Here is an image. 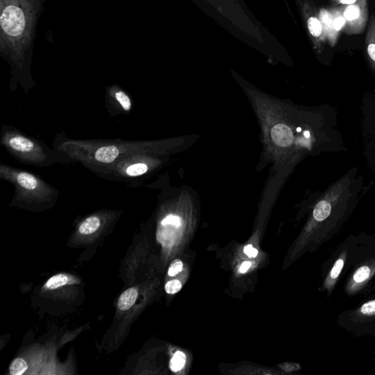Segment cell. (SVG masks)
<instances>
[{
    "instance_id": "6da1fadb",
    "label": "cell",
    "mask_w": 375,
    "mask_h": 375,
    "mask_svg": "<svg viewBox=\"0 0 375 375\" xmlns=\"http://www.w3.org/2000/svg\"><path fill=\"white\" fill-rule=\"evenodd\" d=\"M0 145L17 162L26 165L45 168L73 162L65 153L50 148L44 142L27 136L14 125H3Z\"/></svg>"
},
{
    "instance_id": "7a4b0ae2",
    "label": "cell",
    "mask_w": 375,
    "mask_h": 375,
    "mask_svg": "<svg viewBox=\"0 0 375 375\" xmlns=\"http://www.w3.org/2000/svg\"><path fill=\"white\" fill-rule=\"evenodd\" d=\"M0 179L15 188L13 206L24 207L51 206L55 204L60 191L36 174L4 164H0Z\"/></svg>"
},
{
    "instance_id": "3957f363",
    "label": "cell",
    "mask_w": 375,
    "mask_h": 375,
    "mask_svg": "<svg viewBox=\"0 0 375 375\" xmlns=\"http://www.w3.org/2000/svg\"><path fill=\"white\" fill-rule=\"evenodd\" d=\"M343 17L346 20L345 30L348 35L361 34L369 17L367 0H359L356 3L347 6Z\"/></svg>"
},
{
    "instance_id": "277c9868",
    "label": "cell",
    "mask_w": 375,
    "mask_h": 375,
    "mask_svg": "<svg viewBox=\"0 0 375 375\" xmlns=\"http://www.w3.org/2000/svg\"><path fill=\"white\" fill-rule=\"evenodd\" d=\"M105 106L111 116L130 115L133 110V101L119 86H111L105 95Z\"/></svg>"
},
{
    "instance_id": "5b68a950",
    "label": "cell",
    "mask_w": 375,
    "mask_h": 375,
    "mask_svg": "<svg viewBox=\"0 0 375 375\" xmlns=\"http://www.w3.org/2000/svg\"><path fill=\"white\" fill-rule=\"evenodd\" d=\"M303 14L309 34L315 49L322 48L326 40L325 30L315 8L306 3L303 6Z\"/></svg>"
},
{
    "instance_id": "8992f818",
    "label": "cell",
    "mask_w": 375,
    "mask_h": 375,
    "mask_svg": "<svg viewBox=\"0 0 375 375\" xmlns=\"http://www.w3.org/2000/svg\"><path fill=\"white\" fill-rule=\"evenodd\" d=\"M1 25L9 36H20L23 33L25 27L23 10L13 5L7 7L1 16Z\"/></svg>"
},
{
    "instance_id": "52a82bcc",
    "label": "cell",
    "mask_w": 375,
    "mask_h": 375,
    "mask_svg": "<svg viewBox=\"0 0 375 375\" xmlns=\"http://www.w3.org/2000/svg\"><path fill=\"white\" fill-rule=\"evenodd\" d=\"M271 137L276 145L282 147L290 146L293 141L292 130L285 124L276 125L272 128Z\"/></svg>"
},
{
    "instance_id": "ba28073f",
    "label": "cell",
    "mask_w": 375,
    "mask_h": 375,
    "mask_svg": "<svg viewBox=\"0 0 375 375\" xmlns=\"http://www.w3.org/2000/svg\"><path fill=\"white\" fill-rule=\"evenodd\" d=\"M366 48L370 61L375 66V16L372 15L366 36Z\"/></svg>"
},
{
    "instance_id": "9c48e42d",
    "label": "cell",
    "mask_w": 375,
    "mask_h": 375,
    "mask_svg": "<svg viewBox=\"0 0 375 375\" xmlns=\"http://www.w3.org/2000/svg\"><path fill=\"white\" fill-rule=\"evenodd\" d=\"M101 225V217L97 215L90 216L82 222L79 231L82 234H90L97 231Z\"/></svg>"
},
{
    "instance_id": "30bf717a",
    "label": "cell",
    "mask_w": 375,
    "mask_h": 375,
    "mask_svg": "<svg viewBox=\"0 0 375 375\" xmlns=\"http://www.w3.org/2000/svg\"><path fill=\"white\" fill-rule=\"evenodd\" d=\"M138 291L136 288H130L123 292L119 300V307L122 311L131 309L136 301Z\"/></svg>"
},
{
    "instance_id": "8fae6325",
    "label": "cell",
    "mask_w": 375,
    "mask_h": 375,
    "mask_svg": "<svg viewBox=\"0 0 375 375\" xmlns=\"http://www.w3.org/2000/svg\"><path fill=\"white\" fill-rule=\"evenodd\" d=\"M331 206L326 201H321L316 206L313 216L314 218L319 221L326 220L330 215Z\"/></svg>"
},
{
    "instance_id": "7c38bea8",
    "label": "cell",
    "mask_w": 375,
    "mask_h": 375,
    "mask_svg": "<svg viewBox=\"0 0 375 375\" xmlns=\"http://www.w3.org/2000/svg\"><path fill=\"white\" fill-rule=\"evenodd\" d=\"M186 357L184 352L178 351L173 358L170 361V369L173 372H178L185 366Z\"/></svg>"
},
{
    "instance_id": "4fadbf2b",
    "label": "cell",
    "mask_w": 375,
    "mask_h": 375,
    "mask_svg": "<svg viewBox=\"0 0 375 375\" xmlns=\"http://www.w3.org/2000/svg\"><path fill=\"white\" fill-rule=\"evenodd\" d=\"M27 363L23 359H14L10 366V374L12 375L23 374L27 370Z\"/></svg>"
},
{
    "instance_id": "5bb4252c",
    "label": "cell",
    "mask_w": 375,
    "mask_h": 375,
    "mask_svg": "<svg viewBox=\"0 0 375 375\" xmlns=\"http://www.w3.org/2000/svg\"><path fill=\"white\" fill-rule=\"evenodd\" d=\"M69 280L67 276L60 274L49 278L46 284V287L49 290H56V289L68 284Z\"/></svg>"
},
{
    "instance_id": "9a60e30c",
    "label": "cell",
    "mask_w": 375,
    "mask_h": 375,
    "mask_svg": "<svg viewBox=\"0 0 375 375\" xmlns=\"http://www.w3.org/2000/svg\"><path fill=\"white\" fill-rule=\"evenodd\" d=\"M370 276V267L367 266H362L356 271L354 276H353V280L357 283H361L368 280Z\"/></svg>"
},
{
    "instance_id": "2e32d148",
    "label": "cell",
    "mask_w": 375,
    "mask_h": 375,
    "mask_svg": "<svg viewBox=\"0 0 375 375\" xmlns=\"http://www.w3.org/2000/svg\"><path fill=\"white\" fill-rule=\"evenodd\" d=\"M182 285L178 280L170 281L165 286V291L168 294H175L181 290Z\"/></svg>"
},
{
    "instance_id": "e0dca14e",
    "label": "cell",
    "mask_w": 375,
    "mask_h": 375,
    "mask_svg": "<svg viewBox=\"0 0 375 375\" xmlns=\"http://www.w3.org/2000/svg\"><path fill=\"white\" fill-rule=\"evenodd\" d=\"M183 269V263L180 260H176L169 266L168 274L170 276H175Z\"/></svg>"
},
{
    "instance_id": "ac0fdd59",
    "label": "cell",
    "mask_w": 375,
    "mask_h": 375,
    "mask_svg": "<svg viewBox=\"0 0 375 375\" xmlns=\"http://www.w3.org/2000/svg\"><path fill=\"white\" fill-rule=\"evenodd\" d=\"M361 313L363 315L372 316L375 315V300L364 304L361 308Z\"/></svg>"
},
{
    "instance_id": "d6986e66",
    "label": "cell",
    "mask_w": 375,
    "mask_h": 375,
    "mask_svg": "<svg viewBox=\"0 0 375 375\" xmlns=\"http://www.w3.org/2000/svg\"><path fill=\"white\" fill-rule=\"evenodd\" d=\"M343 267H344V261L341 259L338 260L330 271V277L334 278V280L338 278L343 269Z\"/></svg>"
},
{
    "instance_id": "ffe728a7",
    "label": "cell",
    "mask_w": 375,
    "mask_h": 375,
    "mask_svg": "<svg viewBox=\"0 0 375 375\" xmlns=\"http://www.w3.org/2000/svg\"><path fill=\"white\" fill-rule=\"evenodd\" d=\"M181 223V219L175 215H169L167 216L162 222V224L164 226L166 225H173L175 227H180Z\"/></svg>"
},
{
    "instance_id": "44dd1931",
    "label": "cell",
    "mask_w": 375,
    "mask_h": 375,
    "mask_svg": "<svg viewBox=\"0 0 375 375\" xmlns=\"http://www.w3.org/2000/svg\"><path fill=\"white\" fill-rule=\"evenodd\" d=\"M346 25V20L344 17H338L334 21V26L333 28L336 31H339L343 26Z\"/></svg>"
},
{
    "instance_id": "7402d4cb",
    "label": "cell",
    "mask_w": 375,
    "mask_h": 375,
    "mask_svg": "<svg viewBox=\"0 0 375 375\" xmlns=\"http://www.w3.org/2000/svg\"><path fill=\"white\" fill-rule=\"evenodd\" d=\"M244 253L250 257H255L258 254V251L253 248L252 245H249L245 246Z\"/></svg>"
},
{
    "instance_id": "603a6c76",
    "label": "cell",
    "mask_w": 375,
    "mask_h": 375,
    "mask_svg": "<svg viewBox=\"0 0 375 375\" xmlns=\"http://www.w3.org/2000/svg\"><path fill=\"white\" fill-rule=\"evenodd\" d=\"M334 1L338 5L348 6L356 3L359 0H334Z\"/></svg>"
},
{
    "instance_id": "cb8c5ba5",
    "label": "cell",
    "mask_w": 375,
    "mask_h": 375,
    "mask_svg": "<svg viewBox=\"0 0 375 375\" xmlns=\"http://www.w3.org/2000/svg\"><path fill=\"white\" fill-rule=\"evenodd\" d=\"M251 265H252V263L250 262L243 263L240 267V272L242 274L245 273L250 269V267H251Z\"/></svg>"
},
{
    "instance_id": "d4e9b609",
    "label": "cell",
    "mask_w": 375,
    "mask_h": 375,
    "mask_svg": "<svg viewBox=\"0 0 375 375\" xmlns=\"http://www.w3.org/2000/svg\"><path fill=\"white\" fill-rule=\"evenodd\" d=\"M304 136L306 138H309L310 137V133L309 132H304Z\"/></svg>"
},
{
    "instance_id": "484cf974",
    "label": "cell",
    "mask_w": 375,
    "mask_h": 375,
    "mask_svg": "<svg viewBox=\"0 0 375 375\" xmlns=\"http://www.w3.org/2000/svg\"><path fill=\"white\" fill-rule=\"evenodd\" d=\"M297 132H302V128H297Z\"/></svg>"
}]
</instances>
